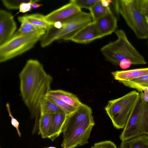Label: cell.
I'll use <instances>...</instances> for the list:
<instances>
[{"label":"cell","mask_w":148,"mask_h":148,"mask_svg":"<svg viewBox=\"0 0 148 148\" xmlns=\"http://www.w3.org/2000/svg\"><path fill=\"white\" fill-rule=\"evenodd\" d=\"M20 90L22 99L33 119L35 118L34 127L38 128L41 103L51 90L52 76L45 70L38 61H27L19 74Z\"/></svg>","instance_id":"1"},{"label":"cell","mask_w":148,"mask_h":148,"mask_svg":"<svg viewBox=\"0 0 148 148\" xmlns=\"http://www.w3.org/2000/svg\"><path fill=\"white\" fill-rule=\"evenodd\" d=\"M115 32L117 39L110 42L101 49L107 60L116 66H119L121 60L125 59L130 60L133 65L147 63L143 56L130 42L123 30L117 29Z\"/></svg>","instance_id":"2"},{"label":"cell","mask_w":148,"mask_h":148,"mask_svg":"<svg viewBox=\"0 0 148 148\" xmlns=\"http://www.w3.org/2000/svg\"><path fill=\"white\" fill-rule=\"evenodd\" d=\"M93 21L90 13L82 11L61 22L60 29L55 28L53 25L46 30L40 39L41 46L45 47L57 40H69L80 29Z\"/></svg>","instance_id":"3"},{"label":"cell","mask_w":148,"mask_h":148,"mask_svg":"<svg viewBox=\"0 0 148 148\" xmlns=\"http://www.w3.org/2000/svg\"><path fill=\"white\" fill-rule=\"evenodd\" d=\"M116 12L120 14L126 24L139 39L148 38V30L145 17L138 8L137 0L112 1Z\"/></svg>","instance_id":"4"},{"label":"cell","mask_w":148,"mask_h":148,"mask_svg":"<svg viewBox=\"0 0 148 148\" xmlns=\"http://www.w3.org/2000/svg\"><path fill=\"white\" fill-rule=\"evenodd\" d=\"M46 32L42 29L31 33L14 34L8 41L0 46V62L19 56L33 48Z\"/></svg>","instance_id":"5"},{"label":"cell","mask_w":148,"mask_h":148,"mask_svg":"<svg viewBox=\"0 0 148 148\" xmlns=\"http://www.w3.org/2000/svg\"><path fill=\"white\" fill-rule=\"evenodd\" d=\"M139 96V92L133 90L108 101L105 109L114 127L124 128Z\"/></svg>","instance_id":"6"},{"label":"cell","mask_w":148,"mask_h":148,"mask_svg":"<svg viewBox=\"0 0 148 148\" xmlns=\"http://www.w3.org/2000/svg\"><path fill=\"white\" fill-rule=\"evenodd\" d=\"M143 134L148 135V102L140 95L119 138L123 141Z\"/></svg>","instance_id":"7"},{"label":"cell","mask_w":148,"mask_h":148,"mask_svg":"<svg viewBox=\"0 0 148 148\" xmlns=\"http://www.w3.org/2000/svg\"><path fill=\"white\" fill-rule=\"evenodd\" d=\"M95 124L92 115L81 122L66 139L63 140L61 147L62 148H74L87 143Z\"/></svg>","instance_id":"8"},{"label":"cell","mask_w":148,"mask_h":148,"mask_svg":"<svg viewBox=\"0 0 148 148\" xmlns=\"http://www.w3.org/2000/svg\"><path fill=\"white\" fill-rule=\"evenodd\" d=\"M91 108L83 103L73 113L67 115L62 131L63 140L66 139L81 122L92 115Z\"/></svg>","instance_id":"9"},{"label":"cell","mask_w":148,"mask_h":148,"mask_svg":"<svg viewBox=\"0 0 148 148\" xmlns=\"http://www.w3.org/2000/svg\"><path fill=\"white\" fill-rule=\"evenodd\" d=\"M17 28L12 13L3 10H0V46L10 39Z\"/></svg>","instance_id":"10"},{"label":"cell","mask_w":148,"mask_h":148,"mask_svg":"<svg viewBox=\"0 0 148 148\" xmlns=\"http://www.w3.org/2000/svg\"><path fill=\"white\" fill-rule=\"evenodd\" d=\"M82 12L81 9L70 2L45 16L46 20L52 25L62 22Z\"/></svg>","instance_id":"11"},{"label":"cell","mask_w":148,"mask_h":148,"mask_svg":"<svg viewBox=\"0 0 148 148\" xmlns=\"http://www.w3.org/2000/svg\"><path fill=\"white\" fill-rule=\"evenodd\" d=\"M103 37L93 21L80 29L69 40L79 43L86 44Z\"/></svg>","instance_id":"12"},{"label":"cell","mask_w":148,"mask_h":148,"mask_svg":"<svg viewBox=\"0 0 148 148\" xmlns=\"http://www.w3.org/2000/svg\"><path fill=\"white\" fill-rule=\"evenodd\" d=\"M94 22L103 37L115 32L117 27V18L111 11Z\"/></svg>","instance_id":"13"},{"label":"cell","mask_w":148,"mask_h":148,"mask_svg":"<svg viewBox=\"0 0 148 148\" xmlns=\"http://www.w3.org/2000/svg\"><path fill=\"white\" fill-rule=\"evenodd\" d=\"M67 117V115L64 112L52 114V125L47 138L53 141L62 133L63 127Z\"/></svg>","instance_id":"14"},{"label":"cell","mask_w":148,"mask_h":148,"mask_svg":"<svg viewBox=\"0 0 148 148\" xmlns=\"http://www.w3.org/2000/svg\"><path fill=\"white\" fill-rule=\"evenodd\" d=\"M114 79L120 82L128 81L148 75V67L112 72Z\"/></svg>","instance_id":"15"},{"label":"cell","mask_w":148,"mask_h":148,"mask_svg":"<svg viewBox=\"0 0 148 148\" xmlns=\"http://www.w3.org/2000/svg\"><path fill=\"white\" fill-rule=\"evenodd\" d=\"M49 94L60 98L67 104L76 108H79L82 104L76 95L63 90H51Z\"/></svg>","instance_id":"16"},{"label":"cell","mask_w":148,"mask_h":148,"mask_svg":"<svg viewBox=\"0 0 148 148\" xmlns=\"http://www.w3.org/2000/svg\"><path fill=\"white\" fill-rule=\"evenodd\" d=\"M120 148H148V135L143 134L123 141Z\"/></svg>","instance_id":"17"},{"label":"cell","mask_w":148,"mask_h":148,"mask_svg":"<svg viewBox=\"0 0 148 148\" xmlns=\"http://www.w3.org/2000/svg\"><path fill=\"white\" fill-rule=\"evenodd\" d=\"M45 16L40 14H34L25 15L19 17L21 18L40 29H45L46 30L53 25L47 22L45 18Z\"/></svg>","instance_id":"18"},{"label":"cell","mask_w":148,"mask_h":148,"mask_svg":"<svg viewBox=\"0 0 148 148\" xmlns=\"http://www.w3.org/2000/svg\"><path fill=\"white\" fill-rule=\"evenodd\" d=\"M52 121V114L46 113L40 115L39 121L38 134H40L42 138H47Z\"/></svg>","instance_id":"19"},{"label":"cell","mask_w":148,"mask_h":148,"mask_svg":"<svg viewBox=\"0 0 148 148\" xmlns=\"http://www.w3.org/2000/svg\"><path fill=\"white\" fill-rule=\"evenodd\" d=\"M40 112V115L46 113L53 114L64 112L53 101L47 96L44 99L41 103Z\"/></svg>","instance_id":"20"},{"label":"cell","mask_w":148,"mask_h":148,"mask_svg":"<svg viewBox=\"0 0 148 148\" xmlns=\"http://www.w3.org/2000/svg\"><path fill=\"white\" fill-rule=\"evenodd\" d=\"M89 10L94 21L111 11L109 7H105L103 6L100 0H99Z\"/></svg>","instance_id":"21"},{"label":"cell","mask_w":148,"mask_h":148,"mask_svg":"<svg viewBox=\"0 0 148 148\" xmlns=\"http://www.w3.org/2000/svg\"><path fill=\"white\" fill-rule=\"evenodd\" d=\"M47 97L53 101L67 115L71 114L77 109L70 106L60 98L50 95L49 93L47 95Z\"/></svg>","instance_id":"22"},{"label":"cell","mask_w":148,"mask_h":148,"mask_svg":"<svg viewBox=\"0 0 148 148\" xmlns=\"http://www.w3.org/2000/svg\"><path fill=\"white\" fill-rule=\"evenodd\" d=\"M125 86L135 89L140 92L144 88H148V77L134 82L124 81L121 82Z\"/></svg>","instance_id":"23"},{"label":"cell","mask_w":148,"mask_h":148,"mask_svg":"<svg viewBox=\"0 0 148 148\" xmlns=\"http://www.w3.org/2000/svg\"><path fill=\"white\" fill-rule=\"evenodd\" d=\"M99 0H71V2L81 9L85 8L89 10Z\"/></svg>","instance_id":"24"},{"label":"cell","mask_w":148,"mask_h":148,"mask_svg":"<svg viewBox=\"0 0 148 148\" xmlns=\"http://www.w3.org/2000/svg\"><path fill=\"white\" fill-rule=\"evenodd\" d=\"M27 0H5L2 1L4 5L8 9L10 10L19 9L20 5L22 3Z\"/></svg>","instance_id":"25"},{"label":"cell","mask_w":148,"mask_h":148,"mask_svg":"<svg viewBox=\"0 0 148 148\" xmlns=\"http://www.w3.org/2000/svg\"><path fill=\"white\" fill-rule=\"evenodd\" d=\"M6 106L7 110L9 116L11 118V123L12 125L16 130L18 136L21 137V134L19 131V123L18 121L12 115L11 112L10 104L9 103H7L6 104Z\"/></svg>","instance_id":"26"},{"label":"cell","mask_w":148,"mask_h":148,"mask_svg":"<svg viewBox=\"0 0 148 148\" xmlns=\"http://www.w3.org/2000/svg\"><path fill=\"white\" fill-rule=\"evenodd\" d=\"M138 8L145 17H148V0H137Z\"/></svg>","instance_id":"27"},{"label":"cell","mask_w":148,"mask_h":148,"mask_svg":"<svg viewBox=\"0 0 148 148\" xmlns=\"http://www.w3.org/2000/svg\"><path fill=\"white\" fill-rule=\"evenodd\" d=\"M91 148H118L110 140H105L95 143Z\"/></svg>","instance_id":"28"},{"label":"cell","mask_w":148,"mask_h":148,"mask_svg":"<svg viewBox=\"0 0 148 148\" xmlns=\"http://www.w3.org/2000/svg\"><path fill=\"white\" fill-rule=\"evenodd\" d=\"M39 0H27V1L22 3L20 5L19 12L25 13L31 11L32 9V4L33 3H36Z\"/></svg>","instance_id":"29"},{"label":"cell","mask_w":148,"mask_h":148,"mask_svg":"<svg viewBox=\"0 0 148 148\" xmlns=\"http://www.w3.org/2000/svg\"><path fill=\"white\" fill-rule=\"evenodd\" d=\"M18 19L21 23V26L28 28L35 31L42 29L21 18L19 17H18Z\"/></svg>","instance_id":"30"},{"label":"cell","mask_w":148,"mask_h":148,"mask_svg":"<svg viewBox=\"0 0 148 148\" xmlns=\"http://www.w3.org/2000/svg\"><path fill=\"white\" fill-rule=\"evenodd\" d=\"M132 64V62L130 60L125 59L121 60L119 66L121 69H125L129 68Z\"/></svg>","instance_id":"31"},{"label":"cell","mask_w":148,"mask_h":148,"mask_svg":"<svg viewBox=\"0 0 148 148\" xmlns=\"http://www.w3.org/2000/svg\"><path fill=\"white\" fill-rule=\"evenodd\" d=\"M34 31H35L30 28L20 26V28L16 32L21 34H26L31 33Z\"/></svg>","instance_id":"32"},{"label":"cell","mask_w":148,"mask_h":148,"mask_svg":"<svg viewBox=\"0 0 148 148\" xmlns=\"http://www.w3.org/2000/svg\"><path fill=\"white\" fill-rule=\"evenodd\" d=\"M101 2L102 5L105 7H109L110 3L112 2L111 0H101Z\"/></svg>","instance_id":"33"},{"label":"cell","mask_w":148,"mask_h":148,"mask_svg":"<svg viewBox=\"0 0 148 148\" xmlns=\"http://www.w3.org/2000/svg\"><path fill=\"white\" fill-rule=\"evenodd\" d=\"M42 5V4H38L36 3H33L32 4V8L34 9H37Z\"/></svg>","instance_id":"34"},{"label":"cell","mask_w":148,"mask_h":148,"mask_svg":"<svg viewBox=\"0 0 148 148\" xmlns=\"http://www.w3.org/2000/svg\"><path fill=\"white\" fill-rule=\"evenodd\" d=\"M53 26L55 28L60 29L62 27V23L60 21L56 22L54 24Z\"/></svg>","instance_id":"35"},{"label":"cell","mask_w":148,"mask_h":148,"mask_svg":"<svg viewBox=\"0 0 148 148\" xmlns=\"http://www.w3.org/2000/svg\"><path fill=\"white\" fill-rule=\"evenodd\" d=\"M146 22L147 24V28L148 30V17H145Z\"/></svg>","instance_id":"36"},{"label":"cell","mask_w":148,"mask_h":148,"mask_svg":"<svg viewBox=\"0 0 148 148\" xmlns=\"http://www.w3.org/2000/svg\"><path fill=\"white\" fill-rule=\"evenodd\" d=\"M44 148H56V147H44Z\"/></svg>","instance_id":"37"},{"label":"cell","mask_w":148,"mask_h":148,"mask_svg":"<svg viewBox=\"0 0 148 148\" xmlns=\"http://www.w3.org/2000/svg\"><path fill=\"white\" fill-rule=\"evenodd\" d=\"M147 44L148 47V40L147 41Z\"/></svg>","instance_id":"38"}]
</instances>
